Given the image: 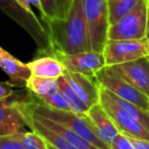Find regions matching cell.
I'll use <instances>...</instances> for the list:
<instances>
[{"label":"cell","instance_id":"obj_1","mask_svg":"<svg viewBox=\"0 0 149 149\" xmlns=\"http://www.w3.org/2000/svg\"><path fill=\"white\" fill-rule=\"evenodd\" d=\"M53 46V54H76L91 51L83 0H74L64 19H45Z\"/></svg>","mask_w":149,"mask_h":149},{"label":"cell","instance_id":"obj_2","mask_svg":"<svg viewBox=\"0 0 149 149\" xmlns=\"http://www.w3.org/2000/svg\"><path fill=\"white\" fill-rule=\"evenodd\" d=\"M0 10L19 24L33 38L40 54L52 56L53 46L48 28L33 10L26 8L16 0H0Z\"/></svg>","mask_w":149,"mask_h":149},{"label":"cell","instance_id":"obj_3","mask_svg":"<svg viewBox=\"0 0 149 149\" xmlns=\"http://www.w3.org/2000/svg\"><path fill=\"white\" fill-rule=\"evenodd\" d=\"M24 104L26 106L33 111L35 114L40 115V116L46 117V118L52 120L54 122L61 124V125L65 126L68 129L72 130L73 132L77 133L78 135L82 136L92 144L97 146L100 149H111L110 146H108L106 143L102 141L96 135L95 131L92 128L91 124H90L88 118L86 115H80L76 114L71 111H61L56 110V109H52L49 107L42 104L40 102H36L31 100L29 97V93L26 97L24 98Z\"/></svg>","mask_w":149,"mask_h":149},{"label":"cell","instance_id":"obj_4","mask_svg":"<svg viewBox=\"0 0 149 149\" xmlns=\"http://www.w3.org/2000/svg\"><path fill=\"white\" fill-rule=\"evenodd\" d=\"M100 104L113 120L120 133L130 138L149 140V130L117 104L110 90L100 85Z\"/></svg>","mask_w":149,"mask_h":149},{"label":"cell","instance_id":"obj_5","mask_svg":"<svg viewBox=\"0 0 149 149\" xmlns=\"http://www.w3.org/2000/svg\"><path fill=\"white\" fill-rule=\"evenodd\" d=\"M147 11V0H140L131 11L110 26L108 40H138L146 38Z\"/></svg>","mask_w":149,"mask_h":149},{"label":"cell","instance_id":"obj_6","mask_svg":"<svg viewBox=\"0 0 149 149\" xmlns=\"http://www.w3.org/2000/svg\"><path fill=\"white\" fill-rule=\"evenodd\" d=\"M83 7L92 50L102 52L110 28L108 0H83Z\"/></svg>","mask_w":149,"mask_h":149},{"label":"cell","instance_id":"obj_7","mask_svg":"<svg viewBox=\"0 0 149 149\" xmlns=\"http://www.w3.org/2000/svg\"><path fill=\"white\" fill-rule=\"evenodd\" d=\"M107 66L123 64L149 56V40H108L104 48Z\"/></svg>","mask_w":149,"mask_h":149},{"label":"cell","instance_id":"obj_8","mask_svg":"<svg viewBox=\"0 0 149 149\" xmlns=\"http://www.w3.org/2000/svg\"><path fill=\"white\" fill-rule=\"evenodd\" d=\"M94 78L100 86L109 89L118 97L149 111V96L112 72L107 66L98 71Z\"/></svg>","mask_w":149,"mask_h":149},{"label":"cell","instance_id":"obj_9","mask_svg":"<svg viewBox=\"0 0 149 149\" xmlns=\"http://www.w3.org/2000/svg\"><path fill=\"white\" fill-rule=\"evenodd\" d=\"M53 56L62 62L66 70L91 77H94L98 71L107 66L104 53L93 50L76 54L55 53Z\"/></svg>","mask_w":149,"mask_h":149},{"label":"cell","instance_id":"obj_10","mask_svg":"<svg viewBox=\"0 0 149 149\" xmlns=\"http://www.w3.org/2000/svg\"><path fill=\"white\" fill-rule=\"evenodd\" d=\"M26 93L28 90L26 92L14 91L10 96L0 100V132L2 135L26 131L28 125L17 106V102Z\"/></svg>","mask_w":149,"mask_h":149},{"label":"cell","instance_id":"obj_11","mask_svg":"<svg viewBox=\"0 0 149 149\" xmlns=\"http://www.w3.org/2000/svg\"><path fill=\"white\" fill-rule=\"evenodd\" d=\"M107 67L122 79L149 96V57Z\"/></svg>","mask_w":149,"mask_h":149},{"label":"cell","instance_id":"obj_12","mask_svg":"<svg viewBox=\"0 0 149 149\" xmlns=\"http://www.w3.org/2000/svg\"><path fill=\"white\" fill-rule=\"evenodd\" d=\"M63 76L88 108L100 102V84L94 77L68 70Z\"/></svg>","mask_w":149,"mask_h":149},{"label":"cell","instance_id":"obj_13","mask_svg":"<svg viewBox=\"0 0 149 149\" xmlns=\"http://www.w3.org/2000/svg\"><path fill=\"white\" fill-rule=\"evenodd\" d=\"M85 115L88 118L98 138L111 147V143L120 134V131L106 110L98 102L90 107Z\"/></svg>","mask_w":149,"mask_h":149},{"label":"cell","instance_id":"obj_14","mask_svg":"<svg viewBox=\"0 0 149 149\" xmlns=\"http://www.w3.org/2000/svg\"><path fill=\"white\" fill-rule=\"evenodd\" d=\"M0 68L9 76V83L12 86L26 87V81L31 76L28 63H22L8 52L0 58Z\"/></svg>","mask_w":149,"mask_h":149},{"label":"cell","instance_id":"obj_15","mask_svg":"<svg viewBox=\"0 0 149 149\" xmlns=\"http://www.w3.org/2000/svg\"><path fill=\"white\" fill-rule=\"evenodd\" d=\"M28 65L31 69V75L46 78L58 79L63 76L66 71L64 65L58 58L50 55L36 58L35 60L29 62Z\"/></svg>","mask_w":149,"mask_h":149},{"label":"cell","instance_id":"obj_16","mask_svg":"<svg viewBox=\"0 0 149 149\" xmlns=\"http://www.w3.org/2000/svg\"><path fill=\"white\" fill-rule=\"evenodd\" d=\"M74 0H41L42 20L45 19H64L68 16Z\"/></svg>","mask_w":149,"mask_h":149},{"label":"cell","instance_id":"obj_17","mask_svg":"<svg viewBox=\"0 0 149 149\" xmlns=\"http://www.w3.org/2000/svg\"><path fill=\"white\" fill-rule=\"evenodd\" d=\"M26 88L37 96H47L59 90L58 80L31 75L26 81Z\"/></svg>","mask_w":149,"mask_h":149},{"label":"cell","instance_id":"obj_18","mask_svg":"<svg viewBox=\"0 0 149 149\" xmlns=\"http://www.w3.org/2000/svg\"><path fill=\"white\" fill-rule=\"evenodd\" d=\"M57 80H58V85H59V90L63 93L64 97L66 98L67 102H68L69 107H70L71 112H74L76 114H80V115L86 114L89 108L77 95L76 92L73 90L72 87L67 82L65 77L61 76Z\"/></svg>","mask_w":149,"mask_h":149},{"label":"cell","instance_id":"obj_19","mask_svg":"<svg viewBox=\"0 0 149 149\" xmlns=\"http://www.w3.org/2000/svg\"><path fill=\"white\" fill-rule=\"evenodd\" d=\"M140 0H108L109 22L110 26L131 11Z\"/></svg>","mask_w":149,"mask_h":149},{"label":"cell","instance_id":"obj_20","mask_svg":"<svg viewBox=\"0 0 149 149\" xmlns=\"http://www.w3.org/2000/svg\"><path fill=\"white\" fill-rule=\"evenodd\" d=\"M26 149H47V142L36 132L24 131L15 133Z\"/></svg>","mask_w":149,"mask_h":149},{"label":"cell","instance_id":"obj_21","mask_svg":"<svg viewBox=\"0 0 149 149\" xmlns=\"http://www.w3.org/2000/svg\"><path fill=\"white\" fill-rule=\"evenodd\" d=\"M0 149H26L15 133L0 135Z\"/></svg>","mask_w":149,"mask_h":149},{"label":"cell","instance_id":"obj_22","mask_svg":"<svg viewBox=\"0 0 149 149\" xmlns=\"http://www.w3.org/2000/svg\"><path fill=\"white\" fill-rule=\"evenodd\" d=\"M111 149H136L128 136L120 133L111 143Z\"/></svg>","mask_w":149,"mask_h":149},{"label":"cell","instance_id":"obj_23","mask_svg":"<svg viewBox=\"0 0 149 149\" xmlns=\"http://www.w3.org/2000/svg\"><path fill=\"white\" fill-rule=\"evenodd\" d=\"M13 92V86L10 84L9 81H7V82H0V100L8 97Z\"/></svg>","mask_w":149,"mask_h":149},{"label":"cell","instance_id":"obj_24","mask_svg":"<svg viewBox=\"0 0 149 149\" xmlns=\"http://www.w3.org/2000/svg\"><path fill=\"white\" fill-rule=\"evenodd\" d=\"M16 1H18L22 6H24V7L28 8V9L33 10L31 7L35 6V7H37L38 10L40 11V14H42V12H43L41 0H16Z\"/></svg>","mask_w":149,"mask_h":149},{"label":"cell","instance_id":"obj_25","mask_svg":"<svg viewBox=\"0 0 149 149\" xmlns=\"http://www.w3.org/2000/svg\"><path fill=\"white\" fill-rule=\"evenodd\" d=\"M130 139L136 149H149V140L136 139V138H130Z\"/></svg>","mask_w":149,"mask_h":149},{"label":"cell","instance_id":"obj_26","mask_svg":"<svg viewBox=\"0 0 149 149\" xmlns=\"http://www.w3.org/2000/svg\"><path fill=\"white\" fill-rule=\"evenodd\" d=\"M147 6H148V11H147V30H146V38L149 40V0H147Z\"/></svg>","mask_w":149,"mask_h":149},{"label":"cell","instance_id":"obj_27","mask_svg":"<svg viewBox=\"0 0 149 149\" xmlns=\"http://www.w3.org/2000/svg\"><path fill=\"white\" fill-rule=\"evenodd\" d=\"M47 142V141H46ZM47 149H58V148H56L55 146H53L52 144H50L49 142H47Z\"/></svg>","mask_w":149,"mask_h":149},{"label":"cell","instance_id":"obj_28","mask_svg":"<svg viewBox=\"0 0 149 149\" xmlns=\"http://www.w3.org/2000/svg\"><path fill=\"white\" fill-rule=\"evenodd\" d=\"M5 54H6V51H5V50H3L1 47H0V58H1L3 55H5Z\"/></svg>","mask_w":149,"mask_h":149},{"label":"cell","instance_id":"obj_29","mask_svg":"<svg viewBox=\"0 0 149 149\" xmlns=\"http://www.w3.org/2000/svg\"><path fill=\"white\" fill-rule=\"evenodd\" d=\"M0 135H2V133H1V132H0Z\"/></svg>","mask_w":149,"mask_h":149},{"label":"cell","instance_id":"obj_30","mask_svg":"<svg viewBox=\"0 0 149 149\" xmlns=\"http://www.w3.org/2000/svg\"><path fill=\"white\" fill-rule=\"evenodd\" d=\"M148 57H149V56H148Z\"/></svg>","mask_w":149,"mask_h":149}]
</instances>
